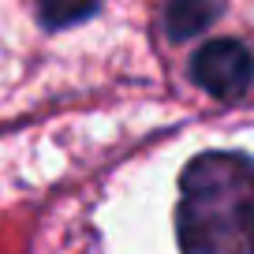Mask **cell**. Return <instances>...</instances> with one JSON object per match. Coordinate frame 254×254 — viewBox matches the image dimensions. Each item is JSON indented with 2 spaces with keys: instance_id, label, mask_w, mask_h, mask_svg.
<instances>
[{
  "instance_id": "cell-1",
  "label": "cell",
  "mask_w": 254,
  "mask_h": 254,
  "mask_svg": "<svg viewBox=\"0 0 254 254\" xmlns=\"http://www.w3.org/2000/svg\"><path fill=\"white\" fill-rule=\"evenodd\" d=\"M176 236L183 254H254V157L206 150L183 168Z\"/></svg>"
},
{
  "instance_id": "cell-4",
  "label": "cell",
  "mask_w": 254,
  "mask_h": 254,
  "mask_svg": "<svg viewBox=\"0 0 254 254\" xmlns=\"http://www.w3.org/2000/svg\"><path fill=\"white\" fill-rule=\"evenodd\" d=\"M94 4H79V8H67V4H45L41 8V23L45 26H64V23H79V19L94 15Z\"/></svg>"
},
{
  "instance_id": "cell-2",
  "label": "cell",
  "mask_w": 254,
  "mask_h": 254,
  "mask_svg": "<svg viewBox=\"0 0 254 254\" xmlns=\"http://www.w3.org/2000/svg\"><path fill=\"white\" fill-rule=\"evenodd\" d=\"M190 79L213 97H239L254 82V56L236 38L206 41L190 56Z\"/></svg>"
},
{
  "instance_id": "cell-3",
  "label": "cell",
  "mask_w": 254,
  "mask_h": 254,
  "mask_svg": "<svg viewBox=\"0 0 254 254\" xmlns=\"http://www.w3.org/2000/svg\"><path fill=\"white\" fill-rule=\"evenodd\" d=\"M221 19V4H202V0H180L165 8V30L172 41H183L190 34H202L209 23Z\"/></svg>"
}]
</instances>
